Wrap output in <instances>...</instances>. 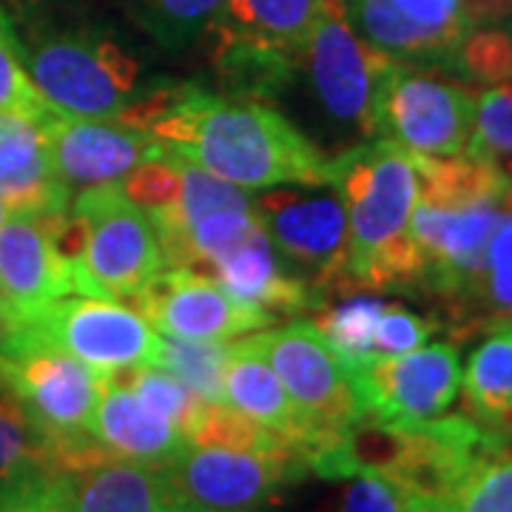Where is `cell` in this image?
I'll return each mask as SVG.
<instances>
[{"label": "cell", "mask_w": 512, "mask_h": 512, "mask_svg": "<svg viewBox=\"0 0 512 512\" xmlns=\"http://www.w3.org/2000/svg\"><path fill=\"white\" fill-rule=\"evenodd\" d=\"M120 191L131 205L146 211L148 217L171 208L177 202V194H180V171L171 160L168 148H165L163 157L137 165L120 183Z\"/></svg>", "instance_id": "obj_37"}, {"label": "cell", "mask_w": 512, "mask_h": 512, "mask_svg": "<svg viewBox=\"0 0 512 512\" xmlns=\"http://www.w3.org/2000/svg\"><path fill=\"white\" fill-rule=\"evenodd\" d=\"M222 402L282 436L296 447L299 456H305V450L316 444L311 421L302 416L274 367L262 359V353L248 339L231 345V359L222 379Z\"/></svg>", "instance_id": "obj_16"}, {"label": "cell", "mask_w": 512, "mask_h": 512, "mask_svg": "<svg viewBox=\"0 0 512 512\" xmlns=\"http://www.w3.org/2000/svg\"><path fill=\"white\" fill-rule=\"evenodd\" d=\"M476 97L461 83L393 60L376 92L373 137L390 140L410 154H464L473 137Z\"/></svg>", "instance_id": "obj_8"}, {"label": "cell", "mask_w": 512, "mask_h": 512, "mask_svg": "<svg viewBox=\"0 0 512 512\" xmlns=\"http://www.w3.org/2000/svg\"><path fill=\"white\" fill-rule=\"evenodd\" d=\"M140 23L163 46H188L220 18L225 0H134Z\"/></svg>", "instance_id": "obj_32"}, {"label": "cell", "mask_w": 512, "mask_h": 512, "mask_svg": "<svg viewBox=\"0 0 512 512\" xmlns=\"http://www.w3.org/2000/svg\"><path fill=\"white\" fill-rule=\"evenodd\" d=\"M467 413L493 430H512V322L498 325L461 370Z\"/></svg>", "instance_id": "obj_25"}, {"label": "cell", "mask_w": 512, "mask_h": 512, "mask_svg": "<svg viewBox=\"0 0 512 512\" xmlns=\"http://www.w3.org/2000/svg\"><path fill=\"white\" fill-rule=\"evenodd\" d=\"M384 305L387 302L373 293H353L336 305L319 302L313 305L316 308L313 325L328 339V345L345 365H359L373 359V333Z\"/></svg>", "instance_id": "obj_27"}, {"label": "cell", "mask_w": 512, "mask_h": 512, "mask_svg": "<svg viewBox=\"0 0 512 512\" xmlns=\"http://www.w3.org/2000/svg\"><path fill=\"white\" fill-rule=\"evenodd\" d=\"M322 9L325 0H225L208 29L299 55Z\"/></svg>", "instance_id": "obj_24"}, {"label": "cell", "mask_w": 512, "mask_h": 512, "mask_svg": "<svg viewBox=\"0 0 512 512\" xmlns=\"http://www.w3.org/2000/svg\"><path fill=\"white\" fill-rule=\"evenodd\" d=\"M15 43L37 94L60 114L117 120L140 97V63L111 37L74 29Z\"/></svg>", "instance_id": "obj_2"}, {"label": "cell", "mask_w": 512, "mask_h": 512, "mask_svg": "<svg viewBox=\"0 0 512 512\" xmlns=\"http://www.w3.org/2000/svg\"><path fill=\"white\" fill-rule=\"evenodd\" d=\"M40 128L52 171L69 200L83 191L120 185L137 165L165 154L163 143L148 131L109 120L69 117L52 106L40 114Z\"/></svg>", "instance_id": "obj_13"}, {"label": "cell", "mask_w": 512, "mask_h": 512, "mask_svg": "<svg viewBox=\"0 0 512 512\" xmlns=\"http://www.w3.org/2000/svg\"><path fill=\"white\" fill-rule=\"evenodd\" d=\"M433 319H424L419 313L407 311L404 305L393 302L384 305L382 316L376 322V333H373V359L376 356H402L410 350L421 348L433 330H439Z\"/></svg>", "instance_id": "obj_39"}, {"label": "cell", "mask_w": 512, "mask_h": 512, "mask_svg": "<svg viewBox=\"0 0 512 512\" xmlns=\"http://www.w3.org/2000/svg\"><path fill=\"white\" fill-rule=\"evenodd\" d=\"M92 436L109 456L154 467L168 464L185 447V436L171 421L148 410L131 387L109 376L92 416Z\"/></svg>", "instance_id": "obj_19"}, {"label": "cell", "mask_w": 512, "mask_h": 512, "mask_svg": "<svg viewBox=\"0 0 512 512\" xmlns=\"http://www.w3.org/2000/svg\"><path fill=\"white\" fill-rule=\"evenodd\" d=\"M40 470H52L49 439L37 430L18 399L0 384V484Z\"/></svg>", "instance_id": "obj_29"}, {"label": "cell", "mask_w": 512, "mask_h": 512, "mask_svg": "<svg viewBox=\"0 0 512 512\" xmlns=\"http://www.w3.org/2000/svg\"><path fill=\"white\" fill-rule=\"evenodd\" d=\"M336 512H404V493L382 473L350 476Z\"/></svg>", "instance_id": "obj_40"}, {"label": "cell", "mask_w": 512, "mask_h": 512, "mask_svg": "<svg viewBox=\"0 0 512 512\" xmlns=\"http://www.w3.org/2000/svg\"><path fill=\"white\" fill-rule=\"evenodd\" d=\"M148 134L245 191L330 185L328 154L259 100L217 97L185 83L183 97Z\"/></svg>", "instance_id": "obj_1"}, {"label": "cell", "mask_w": 512, "mask_h": 512, "mask_svg": "<svg viewBox=\"0 0 512 512\" xmlns=\"http://www.w3.org/2000/svg\"><path fill=\"white\" fill-rule=\"evenodd\" d=\"M345 9L353 29L370 46L402 63L447 69L450 55L461 40L458 35L430 29L419 20L407 18L390 0H345Z\"/></svg>", "instance_id": "obj_21"}, {"label": "cell", "mask_w": 512, "mask_h": 512, "mask_svg": "<svg viewBox=\"0 0 512 512\" xmlns=\"http://www.w3.org/2000/svg\"><path fill=\"white\" fill-rule=\"evenodd\" d=\"M464 154L495 163L501 154H512V80L478 94L473 137Z\"/></svg>", "instance_id": "obj_35"}, {"label": "cell", "mask_w": 512, "mask_h": 512, "mask_svg": "<svg viewBox=\"0 0 512 512\" xmlns=\"http://www.w3.org/2000/svg\"><path fill=\"white\" fill-rule=\"evenodd\" d=\"M441 512H512V433L461 481Z\"/></svg>", "instance_id": "obj_33"}, {"label": "cell", "mask_w": 512, "mask_h": 512, "mask_svg": "<svg viewBox=\"0 0 512 512\" xmlns=\"http://www.w3.org/2000/svg\"><path fill=\"white\" fill-rule=\"evenodd\" d=\"M0 512H74L66 473L40 470L0 484Z\"/></svg>", "instance_id": "obj_36"}, {"label": "cell", "mask_w": 512, "mask_h": 512, "mask_svg": "<svg viewBox=\"0 0 512 512\" xmlns=\"http://www.w3.org/2000/svg\"><path fill=\"white\" fill-rule=\"evenodd\" d=\"M410 154V151H407ZM419 177V202L433 208H467L481 202H501L510 177L495 160L456 154V157H430L410 154Z\"/></svg>", "instance_id": "obj_23"}, {"label": "cell", "mask_w": 512, "mask_h": 512, "mask_svg": "<svg viewBox=\"0 0 512 512\" xmlns=\"http://www.w3.org/2000/svg\"><path fill=\"white\" fill-rule=\"evenodd\" d=\"M185 441L197 447H225V450H242V453H262V456L296 453V447H291L282 436L271 433L259 421L242 416L225 402L202 404L200 416L188 430Z\"/></svg>", "instance_id": "obj_28"}, {"label": "cell", "mask_w": 512, "mask_h": 512, "mask_svg": "<svg viewBox=\"0 0 512 512\" xmlns=\"http://www.w3.org/2000/svg\"><path fill=\"white\" fill-rule=\"evenodd\" d=\"M109 379L111 382L131 387L134 396L146 404L148 410H154L157 416H163L165 421H171L183 436H188V430L194 427V421L200 416L202 404H205L188 384L180 382L174 373H168L163 367H128V370L109 373Z\"/></svg>", "instance_id": "obj_30"}, {"label": "cell", "mask_w": 512, "mask_h": 512, "mask_svg": "<svg viewBox=\"0 0 512 512\" xmlns=\"http://www.w3.org/2000/svg\"><path fill=\"white\" fill-rule=\"evenodd\" d=\"M211 282H217L239 305L259 308L268 316L316 305L311 288L282 262V256L276 254L274 242L262 231V225L234 254L222 259L214 268Z\"/></svg>", "instance_id": "obj_18"}, {"label": "cell", "mask_w": 512, "mask_h": 512, "mask_svg": "<svg viewBox=\"0 0 512 512\" xmlns=\"http://www.w3.org/2000/svg\"><path fill=\"white\" fill-rule=\"evenodd\" d=\"M57 214H9L0 225V293L18 322H32L46 305L74 291L72 268L55 248Z\"/></svg>", "instance_id": "obj_15"}, {"label": "cell", "mask_w": 512, "mask_h": 512, "mask_svg": "<svg viewBox=\"0 0 512 512\" xmlns=\"http://www.w3.org/2000/svg\"><path fill=\"white\" fill-rule=\"evenodd\" d=\"M163 473L183 512H271L282 487L308 467L299 453L262 456L185 441Z\"/></svg>", "instance_id": "obj_10"}, {"label": "cell", "mask_w": 512, "mask_h": 512, "mask_svg": "<svg viewBox=\"0 0 512 512\" xmlns=\"http://www.w3.org/2000/svg\"><path fill=\"white\" fill-rule=\"evenodd\" d=\"M262 231L276 254L322 302L328 288H342L348 276V211L330 185L265 188L254 200Z\"/></svg>", "instance_id": "obj_6"}, {"label": "cell", "mask_w": 512, "mask_h": 512, "mask_svg": "<svg viewBox=\"0 0 512 512\" xmlns=\"http://www.w3.org/2000/svg\"><path fill=\"white\" fill-rule=\"evenodd\" d=\"M72 205L86 222L83 256L72 265L74 291L131 302L168 271L154 222L123 197L120 185L83 191Z\"/></svg>", "instance_id": "obj_4"}, {"label": "cell", "mask_w": 512, "mask_h": 512, "mask_svg": "<svg viewBox=\"0 0 512 512\" xmlns=\"http://www.w3.org/2000/svg\"><path fill=\"white\" fill-rule=\"evenodd\" d=\"M66 478L74 512H183L154 464L103 456Z\"/></svg>", "instance_id": "obj_20"}, {"label": "cell", "mask_w": 512, "mask_h": 512, "mask_svg": "<svg viewBox=\"0 0 512 512\" xmlns=\"http://www.w3.org/2000/svg\"><path fill=\"white\" fill-rule=\"evenodd\" d=\"M134 311L151 328L183 336V339H220L231 342L274 322L259 308L239 305L222 291L217 282L202 279L185 268H168L157 276L146 291L137 293Z\"/></svg>", "instance_id": "obj_14"}, {"label": "cell", "mask_w": 512, "mask_h": 512, "mask_svg": "<svg viewBox=\"0 0 512 512\" xmlns=\"http://www.w3.org/2000/svg\"><path fill=\"white\" fill-rule=\"evenodd\" d=\"M20 325H29L40 339L103 376L128 367L154 365L160 342V333H154L131 305L77 291L60 296L32 322Z\"/></svg>", "instance_id": "obj_11"}, {"label": "cell", "mask_w": 512, "mask_h": 512, "mask_svg": "<svg viewBox=\"0 0 512 512\" xmlns=\"http://www.w3.org/2000/svg\"><path fill=\"white\" fill-rule=\"evenodd\" d=\"M396 9H402L407 18L419 20L430 29H441L450 35L464 37L473 26H478L467 0H390Z\"/></svg>", "instance_id": "obj_41"}, {"label": "cell", "mask_w": 512, "mask_h": 512, "mask_svg": "<svg viewBox=\"0 0 512 512\" xmlns=\"http://www.w3.org/2000/svg\"><path fill=\"white\" fill-rule=\"evenodd\" d=\"M46 109L49 106L43 103L20 63L15 32L0 18V114H23L37 120Z\"/></svg>", "instance_id": "obj_38"}, {"label": "cell", "mask_w": 512, "mask_h": 512, "mask_svg": "<svg viewBox=\"0 0 512 512\" xmlns=\"http://www.w3.org/2000/svg\"><path fill=\"white\" fill-rule=\"evenodd\" d=\"M208 35L214 37L211 63L217 69L222 89L239 100L262 103L274 94L285 92L299 69L296 66L299 55L285 52V49L254 43V40L228 35L220 29H208Z\"/></svg>", "instance_id": "obj_22"}, {"label": "cell", "mask_w": 512, "mask_h": 512, "mask_svg": "<svg viewBox=\"0 0 512 512\" xmlns=\"http://www.w3.org/2000/svg\"><path fill=\"white\" fill-rule=\"evenodd\" d=\"M390 63L393 57L370 46L353 29L345 0H325V9L296 60L322 114L333 126L367 140H373L376 92Z\"/></svg>", "instance_id": "obj_7"}, {"label": "cell", "mask_w": 512, "mask_h": 512, "mask_svg": "<svg viewBox=\"0 0 512 512\" xmlns=\"http://www.w3.org/2000/svg\"><path fill=\"white\" fill-rule=\"evenodd\" d=\"M504 171H507V177H510V180H512V160H510V163H507V168H504Z\"/></svg>", "instance_id": "obj_45"}, {"label": "cell", "mask_w": 512, "mask_h": 512, "mask_svg": "<svg viewBox=\"0 0 512 512\" xmlns=\"http://www.w3.org/2000/svg\"><path fill=\"white\" fill-rule=\"evenodd\" d=\"M447 72H456L464 80L498 86L512 80V20L473 26L458 40L450 55Z\"/></svg>", "instance_id": "obj_31"}, {"label": "cell", "mask_w": 512, "mask_h": 512, "mask_svg": "<svg viewBox=\"0 0 512 512\" xmlns=\"http://www.w3.org/2000/svg\"><path fill=\"white\" fill-rule=\"evenodd\" d=\"M248 342L274 367L293 404L316 430V444L305 450V456L342 436L353 421L365 416L348 365L336 356L313 322L296 319L285 328L248 336Z\"/></svg>", "instance_id": "obj_9"}, {"label": "cell", "mask_w": 512, "mask_h": 512, "mask_svg": "<svg viewBox=\"0 0 512 512\" xmlns=\"http://www.w3.org/2000/svg\"><path fill=\"white\" fill-rule=\"evenodd\" d=\"M330 188L348 211V276L339 291H350L353 276L367 259L407 234L413 208L419 205V177L404 148L373 137L330 157Z\"/></svg>", "instance_id": "obj_3"}, {"label": "cell", "mask_w": 512, "mask_h": 512, "mask_svg": "<svg viewBox=\"0 0 512 512\" xmlns=\"http://www.w3.org/2000/svg\"><path fill=\"white\" fill-rule=\"evenodd\" d=\"M234 342L220 339H183L163 333L157 342L154 367H163L174 373L183 384H188L202 402H222V379L231 359Z\"/></svg>", "instance_id": "obj_26"}, {"label": "cell", "mask_w": 512, "mask_h": 512, "mask_svg": "<svg viewBox=\"0 0 512 512\" xmlns=\"http://www.w3.org/2000/svg\"><path fill=\"white\" fill-rule=\"evenodd\" d=\"M444 504L436 501H424V498H413V495H404V512H441Z\"/></svg>", "instance_id": "obj_43"}, {"label": "cell", "mask_w": 512, "mask_h": 512, "mask_svg": "<svg viewBox=\"0 0 512 512\" xmlns=\"http://www.w3.org/2000/svg\"><path fill=\"white\" fill-rule=\"evenodd\" d=\"M6 217H9V208H6V202H3V197H0V225L6 222Z\"/></svg>", "instance_id": "obj_44"}, {"label": "cell", "mask_w": 512, "mask_h": 512, "mask_svg": "<svg viewBox=\"0 0 512 512\" xmlns=\"http://www.w3.org/2000/svg\"><path fill=\"white\" fill-rule=\"evenodd\" d=\"M362 410L390 424H421L444 416L461 390L456 345L433 342L402 353L350 365Z\"/></svg>", "instance_id": "obj_12"}, {"label": "cell", "mask_w": 512, "mask_h": 512, "mask_svg": "<svg viewBox=\"0 0 512 512\" xmlns=\"http://www.w3.org/2000/svg\"><path fill=\"white\" fill-rule=\"evenodd\" d=\"M476 308L478 328H498L512 322V211L501 214L490 248H487V271L478 291Z\"/></svg>", "instance_id": "obj_34"}, {"label": "cell", "mask_w": 512, "mask_h": 512, "mask_svg": "<svg viewBox=\"0 0 512 512\" xmlns=\"http://www.w3.org/2000/svg\"><path fill=\"white\" fill-rule=\"evenodd\" d=\"M18 316L12 313L6 296L0 293V384H3V365H6V353H9V345L18 333Z\"/></svg>", "instance_id": "obj_42"}, {"label": "cell", "mask_w": 512, "mask_h": 512, "mask_svg": "<svg viewBox=\"0 0 512 512\" xmlns=\"http://www.w3.org/2000/svg\"><path fill=\"white\" fill-rule=\"evenodd\" d=\"M0 197L9 214L63 211L72 202L52 171L40 117L0 114Z\"/></svg>", "instance_id": "obj_17"}, {"label": "cell", "mask_w": 512, "mask_h": 512, "mask_svg": "<svg viewBox=\"0 0 512 512\" xmlns=\"http://www.w3.org/2000/svg\"><path fill=\"white\" fill-rule=\"evenodd\" d=\"M103 384V373L49 345L29 325H18L3 365V387L49 439V450L92 436Z\"/></svg>", "instance_id": "obj_5"}]
</instances>
